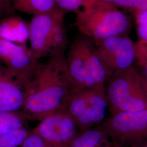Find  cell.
I'll return each instance as SVG.
<instances>
[{"mask_svg":"<svg viewBox=\"0 0 147 147\" xmlns=\"http://www.w3.org/2000/svg\"><path fill=\"white\" fill-rule=\"evenodd\" d=\"M74 92L64 53L37 63L25 89L21 111L27 120L40 121L48 115L65 110Z\"/></svg>","mask_w":147,"mask_h":147,"instance_id":"1","label":"cell"},{"mask_svg":"<svg viewBox=\"0 0 147 147\" xmlns=\"http://www.w3.org/2000/svg\"><path fill=\"white\" fill-rule=\"evenodd\" d=\"M75 25L82 35L99 40L125 34L130 22L116 5L96 3L84 6L77 13Z\"/></svg>","mask_w":147,"mask_h":147,"instance_id":"2","label":"cell"},{"mask_svg":"<svg viewBox=\"0 0 147 147\" xmlns=\"http://www.w3.org/2000/svg\"><path fill=\"white\" fill-rule=\"evenodd\" d=\"M108 110L111 114L147 109V94L138 69L134 65L112 74L105 87Z\"/></svg>","mask_w":147,"mask_h":147,"instance_id":"3","label":"cell"},{"mask_svg":"<svg viewBox=\"0 0 147 147\" xmlns=\"http://www.w3.org/2000/svg\"><path fill=\"white\" fill-rule=\"evenodd\" d=\"M100 126L114 147H130L147 137V109L111 114Z\"/></svg>","mask_w":147,"mask_h":147,"instance_id":"4","label":"cell"},{"mask_svg":"<svg viewBox=\"0 0 147 147\" xmlns=\"http://www.w3.org/2000/svg\"><path fill=\"white\" fill-rule=\"evenodd\" d=\"M65 110L80 131L99 126L108 110L105 92L90 89L74 92Z\"/></svg>","mask_w":147,"mask_h":147,"instance_id":"5","label":"cell"},{"mask_svg":"<svg viewBox=\"0 0 147 147\" xmlns=\"http://www.w3.org/2000/svg\"><path fill=\"white\" fill-rule=\"evenodd\" d=\"M74 92L90 89L92 75L99 61L93 40L81 36L71 43L65 55Z\"/></svg>","mask_w":147,"mask_h":147,"instance_id":"6","label":"cell"},{"mask_svg":"<svg viewBox=\"0 0 147 147\" xmlns=\"http://www.w3.org/2000/svg\"><path fill=\"white\" fill-rule=\"evenodd\" d=\"M93 40L101 60L112 74L133 66L135 47L130 38L118 36Z\"/></svg>","mask_w":147,"mask_h":147,"instance_id":"7","label":"cell"},{"mask_svg":"<svg viewBox=\"0 0 147 147\" xmlns=\"http://www.w3.org/2000/svg\"><path fill=\"white\" fill-rule=\"evenodd\" d=\"M77 129L73 118L62 110L43 118L32 132L53 147H67L78 133Z\"/></svg>","mask_w":147,"mask_h":147,"instance_id":"8","label":"cell"},{"mask_svg":"<svg viewBox=\"0 0 147 147\" xmlns=\"http://www.w3.org/2000/svg\"><path fill=\"white\" fill-rule=\"evenodd\" d=\"M0 63L25 88L28 84L37 63L26 45L0 39Z\"/></svg>","mask_w":147,"mask_h":147,"instance_id":"9","label":"cell"},{"mask_svg":"<svg viewBox=\"0 0 147 147\" xmlns=\"http://www.w3.org/2000/svg\"><path fill=\"white\" fill-rule=\"evenodd\" d=\"M59 11L56 8L53 11L34 14L29 22L28 49L36 63L42 58L50 56L52 29Z\"/></svg>","mask_w":147,"mask_h":147,"instance_id":"10","label":"cell"},{"mask_svg":"<svg viewBox=\"0 0 147 147\" xmlns=\"http://www.w3.org/2000/svg\"><path fill=\"white\" fill-rule=\"evenodd\" d=\"M25 88L0 63V111H18L23 106Z\"/></svg>","mask_w":147,"mask_h":147,"instance_id":"11","label":"cell"},{"mask_svg":"<svg viewBox=\"0 0 147 147\" xmlns=\"http://www.w3.org/2000/svg\"><path fill=\"white\" fill-rule=\"evenodd\" d=\"M28 37L29 22L20 16H8L0 19V39L26 45Z\"/></svg>","mask_w":147,"mask_h":147,"instance_id":"12","label":"cell"},{"mask_svg":"<svg viewBox=\"0 0 147 147\" xmlns=\"http://www.w3.org/2000/svg\"><path fill=\"white\" fill-rule=\"evenodd\" d=\"M110 144L109 137L99 125L78 132L67 147H102Z\"/></svg>","mask_w":147,"mask_h":147,"instance_id":"13","label":"cell"},{"mask_svg":"<svg viewBox=\"0 0 147 147\" xmlns=\"http://www.w3.org/2000/svg\"><path fill=\"white\" fill-rule=\"evenodd\" d=\"M67 40L68 38L64 19V13L59 10L52 29L50 57L64 53L67 45Z\"/></svg>","mask_w":147,"mask_h":147,"instance_id":"14","label":"cell"},{"mask_svg":"<svg viewBox=\"0 0 147 147\" xmlns=\"http://www.w3.org/2000/svg\"><path fill=\"white\" fill-rule=\"evenodd\" d=\"M13 10L34 15L56 8L54 0H11Z\"/></svg>","mask_w":147,"mask_h":147,"instance_id":"15","label":"cell"},{"mask_svg":"<svg viewBox=\"0 0 147 147\" xmlns=\"http://www.w3.org/2000/svg\"><path fill=\"white\" fill-rule=\"evenodd\" d=\"M27 119L22 111H0V134L24 127Z\"/></svg>","mask_w":147,"mask_h":147,"instance_id":"16","label":"cell"},{"mask_svg":"<svg viewBox=\"0 0 147 147\" xmlns=\"http://www.w3.org/2000/svg\"><path fill=\"white\" fill-rule=\"evenodd\" d=\"M30 132L24 127L0 134V147H18L21 146Z\"/></svg>","mask_w":147,"mask_h":147,"instance_id":"17","label":"cell"},{"mask_svg":"<svg viewBox=\"0 0 147 147\" xmlns=\"http://www.w3.org/2000/svg\"><path fill=\"white\" fill-rule=\"evenodd\" d=\"M56 8L64 13L65 11H79L81 7L84 6V0H54Z\"/></svg>","mask_w":147,"mask_h":147,"instance_id":"18","label":"cell"},{"mask_svg":"<svg viewBox=\"0 0 147 147\" xmlns=\"http://www.w3.org/2000/svg\"><path fill=\"white\" fill-rule=\"evenodd\" d=\"M136 13L138 34L141 40H147V10Z\"/></svg>","mask_w":147,"mask_h":147,"instance_id":"19","label":"cell"},{"mask_svg":"<svg viewBox=\"0 0 147 147\" xmlns=\"http://www.w3.org/2000/svg\"><path fill=\"white\" fill-rule=\"evenodd\" d=\"M47 142L37 134L32 132L28 134L21 145V147H42Z\"/></svg>","mask_w":147,"mask_h":147,"instance_id":"20","label":"cell"},{"mask_svg":"<svg viewBox=\"0 0 147 147\" xmlns=\"http://www.w3.org/2000/svg\"><path fill=\"white\" fill-rule=\"evenodd\" d=\"M135 59L137 61H147V40H140L134 44Z\"/></svg>","mask_w":147,"mask_h":147,"instance_id":"21","label":"cell"},{"mask_svg":"<svg viewBox=\"0 0 147 147\" xmlns=\"http://www.w3.org/2000/svg\"><path fill=\"white\" fill-rule=\"evenodd\" d=\"M138 71L140 73L142 84L147 94V61H137Z\"/></svg>","mask_w":147,"mask_h":147,"instance_id":"22","label":"cell"},{"mask_svg":"<svg viewBox=\"0 0 147 147\" xmlns=\"http://www.w3.org/2000/svg\"><path fill=\"white\" fill-rule=\"evenodd\" d=\"M12 8L11 0H0V19L9 16Z\"/></svg>","mask_w":147,"mask_h":147,"instance_id":"23","label":"cell"},{"mask_svg":"<svg viewBox=\"0 0 147 147\" xmlns=\"http://www.w3.org/2000/svg\"><path fill=\"white\" fill-rule=\"evenodd\" d=\"M133 9L136 12L147 10V0H134Z\"/></svg>","mask_w":147,"mask_h":147,"instance_id":"24","label":"cell"},{"mask_svg":"<svg viewBox=\"0 0 147 147\" xmlns=\"http://www.w3.org/2000/svg\"><path fill=\"white\" fill-rule=\"evenodd\" d=\"M112 4L116 6H121L133 9L134 0H113Z\"/></svg>","mask_w":147,"mask_h":147,"instance_id":"25","label":"cell"},{"mask_svg":"<svg viewBox=\"0 0 147 147\" xmlns=\"http://www.w3.org/2000/svg\"><path fill=\"white\" fill-rule=\"evenodd\" d=\"M113 0H84V3L83 7L87 5H89L92 3H105L112 4Z\"/></svg>","mask_w":147,"mask_h":147,"instance_id":"26","label":"cell"},{"mask_svg":"<svg viewBox=\"0 0 147 147\" xmlns=\"http://www.w3.org/2000/svg\"><path fill=\"white\" fill-rule=\"evenodd\" d=\"M130 147H147V137Z\"/></svg>","mask_w":147,"mask_h":147,"instance_id":"27","label":"cell"},{"mask_svg":"<svg viewBox=\"0 0 147 147\" xmlns=\"http://www.w3.org/2000/svg\"><path fill=\"white\" fill-rule=\"evenodd\" d=\"M42 147H53L51 145H50L49 143H47V144H45L44 146H42Z\"/></svg>","mask_w":147,"mask_h":147,"instance_id":"28","label":"cell"},{"mask_svg":"<svg viewBox=\"0 0 147 147\" xmlns=\"http://www.w3.org/2000/svg\"><path fill=\"white\" fill-rule=\"evenodd\" d=\"M113 147V146H112V147Z\"/></svg>","mask_w":147,"mask_h":147,"instance_id":"29","label":"cell"}]
</instances>
